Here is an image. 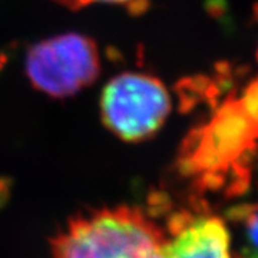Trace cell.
<instances>
[{"label": "cell", "mask_w": 258, "mask_h": 258, "mask_svg": "<svg viewBox=\"0 0 258 258\" xmlns=\"http://www.w3.org/2000/svg\"><path fill=\"white\" fill-rule=\"evenodd\" d=\"M164 231L138 207L86 212L52 241L50 258H159Z\"/></svg>", "instance_id": "1"}, {"label": "cell", "mask_w": 258, "mask_h": 258, "mask_svg": "<svg viewBox=\"0 0 258 258\" xmlns=\"http://www.w3.org/2000/svg\"><path fill=\"white\" fill-rule=\"evenodd\" d=\"M171 109V95L165 85L141 72L112 78L101 95L103 125L126 142H141L155 135Z\"/></svg>", "instance_id": "2"}, {"label": "cell", "mask_w": 258, "mask_h": 258, "mask_svg": "<svg viewBox=\"0 0 258 258\" xmlns=\"http://www.w3.org/2000/svg\"><path fill=\"white\" fill-rule=\"evenodd\" d=\"M25 72L37 91L52 98H69L98 79L99 52L92 39L85 35H56L29 49Z\"/></svg>", "instance_id": "3"}, {"label": "cell", "mask_w": 258, "mask_h": 258, "mask_svg": "<svg viewBox=\"0 0 258 258\" xmlns=\"http://www.w3.org/2000/svg\"><path fill=\"white\" fill-rule=\"evenodd\" d=\"M159 258H231L230 231L212 215H175L164 234Z\"/></svg>", "instance_id": "4"}, {"label": "cell", "mask_w": 258, "mask_h": 258, "mask_svg": "<svg viewBox=\"0 0 258 258\" xmlns=\"http://www.w3.org/2000/svg\"><path fill=\"white\" fill-rule=\"evenodd\" d=\"M232 217L241 224L240 258H258V205L237 208Z\"/></svg>", "instance_id": "5"}, {"label": "cell", "mask_w": 258, "mask_h": 258, "mask_svg": "<svg viewBox=\"0 0 258 258\" xmlns=\"http://www.w3.org/2000/svg\"><path fill=\"white\" fill-rule=\"evenodd\" d=\"M57 3L63 5L69 9H81L88 5H93V3H108V5H119V6H125L132 12L138 13L144 8H147L149 0H55Z\"/></svg>", "instance_id": "6"}]
</instances>
